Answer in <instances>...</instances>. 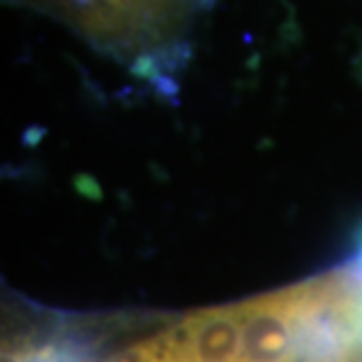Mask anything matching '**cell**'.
Segmentation results:
<instances>
[{
  "instance_id": "cell-1",
  "label": "cell",
  "mask_w": 362,
  "mask_h": 362,
  "mask_svg": "<svg viewBox=\"0 0 362 362\" xmlns=\"http://www.w3.org/2000/svg\"><path fill=\"white\" fill-rule=\"evenodd\" d=\"M120 362H362V243L334 269L247 301L129 317Z\"/></svg>"
},
{
  "instance_id": "cell-2",
  "label": "cell",
  "mask_w": 362,
  "mask_h": 362,
  "mask_svg": "<svg viewBox=\"0 0 362 362\" xmlns=\"http://www.w3.org/2000/svg\"><path fill=\"white\" fill-rule=\"evenodd\" d=\"M132 71L177 66L195 17L212 0H24Z\"/></svg>"
}]
</instances>
